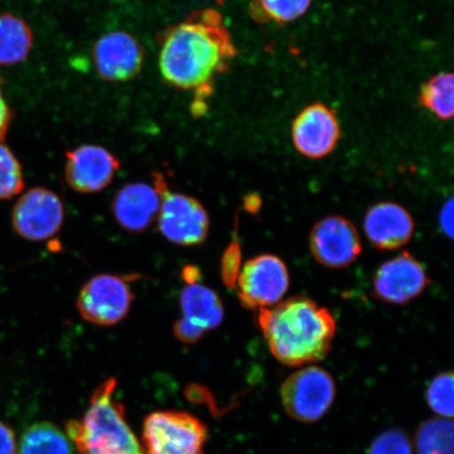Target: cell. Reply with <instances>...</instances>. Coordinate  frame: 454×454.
<instances>
[{
	"instance_id": "cell-1",
	"label": "cell",
	"mask_w": 454,
	"mask_h": 454,
	"mask_svg": "<svg viewBox=\"0 0 454 454\" xmlns=\"http://www.w3.org/2000/svg\"><path fill=\"white\" fill-rule=\"evenodd\" d=\"M236 53L220 13L199 11L166 33L159 69L168 84L200 95L197 101L202 107L215 78L229 67Z\"/></svg>"
},
{
	"instance_id": "cell-2",
	"label": "cell",
	"mask_w": 454,
	"mask_h": 454,
	"mask_svg": "<svg viewBox=\"0 0 454 454\" xmlns=\"http://www.w3.org/2000/svg\"><path fill=\"white\" fill-rule=\"evenodd\" d=\"M258 323L272 356L289 367L325 359L337 329L331 311L302 297L259 309Z\"/></svg>"
},
{
	"instance_id": "cell-3",
	"label": "cell",
	"mask_w": 454,
	"mask_h": 454,
	"mask_svg": "<svg viewBox=\"0 0 454 454\" xmlns=\"http://www.w3.org/2000/svg\"><path fill=\"white\" fill-rule=\"evenodd\" d=\"M116 379L95 389L82 419L67 425V433L79 454H145L116 400Z\"/></svg>"
},
{
	"instance_id": "cell-4",
	"label": "cell",
	"mask_w": 454,
	"mask_h": 454,
	"mask_svg": "<svg viewBox=\"0 0 454 454\" xmlns=\"http://www.w3.org/2000/svg\"><path fill=\"white\" fill-rule=\"evenodd\" d=\"M208 430L200 419L183 411H156L142 430L145 454H204Z\"/></svg>"
},
{
	"instance_id": "cell-5",
	"label": "cell",
	"mask_w": 454,
	"mask_h": 454,
	"mask_svg": "<svg viewBox=\"0 0 454 454\" xmlns=\"http://www.w3.org/2000/svg\"><path fill=\"white\" fill-rule=\"evenodd\" d=\"M336 383L325 369L308 366L284 380L280 395L284 411L301 423L325 418L336 399Z\"/></svg>"
},
{
	"instance_id": "cell-6",
	"label": "cell",
	"mask_w": 454,
	"mask_h": 454,
	"mask_svg": "<svg viewBox=\"0 0 454 454\" xmlns=\"http://www.w3.org/2000/svg\"><path fill=\"white\" fill-rule=\"evenodd\" d=\"M155 186L160 195L159 230L167 239L179 246H197L207 239L209 218L206 208L195 198L170 191L161 176Z\"/></svg>"
},
{
	"instance_id": "cell-7",
	"label": "cell",
	"mask_w": 454,
	"mask_h": 454,
	"mask_svg": "<svg viewBox=\"0 0 454 454\" xmlns=\"http://www.w3.org/2000/svg\"><path fill=\"white\" fill-rule=\"evenodd\" d=\"M238 279L241 302L264 309L279 304L289 287L286 263L274 254H260L244 264Z\"/></svg>"
},
{
	"instance_id": "cell-8",
	"label": "cell",
	"mask_w": 454,
	"mask_h": 454,
	"mask_svg": "<svg viewBox=\"0 0 454 454\" xmlns=\"http://www.w3.org/2000/svg\"><path fill=\"white\" fill-rule=\"evenodd\" d=\"M133 302V293L122 278L99 275L82 287L77 309L84 320L100 326L115 325L126 317Z\"/></svg>"
},
{
	"instance_id": "cell-9",
	"label": "cell",
	"mask_w": 454,
	"mask_h": 454,
	"mask_svg": "<svg viewBox=\"0 0 454 454\" xmlns=\"http://www.w3.org/2000/svg\"><path fill=\"white\" fill-rule=\"evenodd\" d=\"M309 247L317 262L333 270L348 268L362 252L359 232L348 219L340 215L322 219L314 226Z\"/></svg>"
},
{
	"instance_id": "cell-10",
	"label": "cell",
	"mask_w": 454,
	"mask_h": 454,
	"mask_svg": "<svg viewBox=\"0 0 454 454\" xmlns=\"http://www.w3.org/2000/svg\"><path fill=\"white\" fill-rule=\"evenodd\" d=\"M65 209L55 192L36 187L26 192L13 209L17 234L31 241L47 240L59 231Z\"/></svg>"
},
{
	"instance_id": "cell-11",
	"label": "cell",
	"mask_w": 454,
	"mask_h": 454,
	"mask_svg": "<svg viewBox=\"0 0 454 454\" xmlns=\"http://www.w3.org/2000/svg\"><path fill=\"white\" fill-rule=\"evenodd\" d=\"M336 113L323 104L306 106L294 119L292 138L301 155L321 159L332 154L340 140Z\"/></svg>"
},
{
	"instance_id": "cell-12",
	"label": "cell",
	"mask_w": 454,
	"mask_h": 454,
	"mask_svg": "<svg viewBox=\"0 0 454 454\" xmlns=\"http://www.w3.org/2000/svg\"><path fill=\"white\" fill-rule=\"evenodd\" d=\"M93 60L102 79L122 82L138 75L145 52L137 39L129 33L116 31L106 34L95 43Z\"/></svg>"
},
{
	"instance_id": "cell-13",
	"label": "cell",
	"mask_w": 454,
	"mask_h": 454,
	"mask_svg": "<svg viewBox=\"0 0 454 454\" xmlns=\"http://www.w3.org/2000/svg\"><path fill=\"white\" fill-rule=\"evenodd\" d=\"M428 284L423 265L404 253L380 266L373 278V294L384 302L405 304L419 296Z\"/></svg>"
},
{
	"instance_id": "cell-14",
	"label": "cell",
	"mask_w": 454,
	"mask_h": 454,
	"mask_svg": "<svg viewBox=\"0 0 454 454\" xmlns=\"http://www.w3.org/2000/svg\"><path fill=\"white\" fill-rule=\"evenodd\" d=\"M184 317L176 322V338L194 344L204 333L217 328L223 321L224 309L217 294L200 284H189L180 296Z\"/></svg>"
},
{
	"instance_id": "cell-15",
	"label": "cell",
	"mask_w": 454,
	"mask_h": 454,
	"mask_svg": "<svg viewBox=\"0 0 454 454\" xmlns=\"http://www.w3.org/2000/svg\"><path fill=\"white\" fill-rule=\"evenodd\" d=\"M118 169L116 157L99 145H85L67 153L66 180L78 192L90 194L106 189Z\"/></svg>"
},
{
	"instance_id": "cell-16",
	"label": "cell",
	"mask_w": 454,
	"mask_h": 454,
	"mask_svg": "<svg viewBox=\"0 0 454 454\" xmlns=\"http://www.w3.org/2000/svg\"><path fill=\"white\" fill-rule=\"evenodd\" d=\"M413 219L407 209L393 202L378 203L364 219L368 240L381 251H394L411 239Z\"/></svg>"
},
{
	"instance_id": "cell-17",
	"label": "cell",
	"mask_w": 454,
	"mask_h": 454,
	"mask_svg": "<svg viewBox=\"0 0 454 454\" xmlns=\"http://www.w3.org/2000/svg\"><path fill=\"white\" fill-rule=\"evenodd\" d=\"M160 195L156 186L132 184L123 186L114 198L112 212L119 225L132 232L144 231L158 217Z\"/></svg>"
},
{
	"instance_id": "cell-18",
	"label": "cell",
	"mask_w": 454,
	"mask_h": 454,
	"mask_svg": "<svg viewBox=\"0 0 454 454\" xmlns=\"http://www.w3.org/2000/svg\"><path fill=\"white\" fill-rule=\"evenodd\" d=\"M33 36L30 27L19 17L0 15V65L20 64L30 53Z\"/></svg>"
},
{
	"instance_id": "cell-19",
	"label": "cell",
	"mask_w": 454,
	"mask_h": 454,
	"mask_svg": "<svg viewBox=\"0 0 454 454\" xmlns=\"http://www.w3.org/2000/svg\"><path fill=\"white\" fill-rule=\"evenodd\" d=\"M20 454H71L69 440L52 423L33 424L22 434Z\"/></svg>"
},
{
	"instance_id": "cell-20",
	"label": "cell",
	"mask_w": 454,
	"mask_h": 454,
	"mask_svg": "<svg viewBox=\"0 0 454 454\" xmlns=\"http://www.w3.org/2000/svg\"><path fill=\"white\" fill-rule=\"evenodd\" d=\"M421 105L441 121H450L454 114V76L442 73L424 83L419 93Z\"/></svg>"
},
{
	"instance_id": "cell-21",
	"label": "cell",
	"mask_w": 454,
	"mask_h": 454,
	"mask_svg": "<svg viewBox=\"0 0 454 454\" xmlns=\"http://www.w3.org/2000/svg\"><path fill=\"white\" fill-rule=\"evenodd\" d=\"M414 445L418 454H453V423L436 418L419 425Z\"/></svg>"
},
{
	"instance_id": "cell-22",
	"label": "cell",
	"mask_w": 454,
	"mask_h": 454,
	"mask_svg": "<svg viewBox=\"0 0 454 454\" xmlns=\"http://www.w3.org/2000/svg\"><path fill=\"white\" fill-rule=\"evenodd\" d=\"M312 0H254L251 9L254 20L289 24L306 14Z\"/></svg>"
},
{
	"instance_id": "cell-23",
	"label": "cell",
	"mask_w": 454,
	"mask_h": 454,
	"mask_svg": "<svg viewBox=\"0 0 454 454\" xmlns=\"http://www.w3.org/2000/svg\"><path fill=\"white\" fill-rule=\"evenodd\" d=\"M453 373L442 372L431 380L426 400L431 411L439 418L450 419L453 417Z\"/></svg>"
},
{
	"instance_id": "cell-24",
	"label": "cell",
	"mask_w": 454,
	"mask_h": 454,
	"mask_svg": "<svg viewBox=\"0 0 454 454\" xmlns=\"http://www.w3.org/2000/svg\"><path fill=\"white\" fill-rule=\"evenodd\" d=\"M24 186V175L19 160L0 140V200L20 194Z\"/></svg>"
},
{
	"instance_id": "cell-25",
	"label": "cell",
	"mask_w": 454,
	"mask_h": 454,
	"mask_svg": "<svg viewBox=\"0 0 454 454\" xmlns=\"http://www.w3.org/2000/svg\"><path fill=\"white\" fill-rule=\"evenodd\" d=\"M368 454H413V450L405 431L393 428L383 431L372 441Z\"/></svg>"
},
{
	"instance_id": "cell-26",
	"label": "cell",
	"mask_w": 454,
	"mask_h": 454,
	"mask_svg": "<svg viewBox=\"0 0 454 454\" xmlns=\"http://www.w3.org/2000/svg\"><path fill=\"white\" fill-rule=\"evenodd\" d=\"M0 454H19L14 431L2 422H0Z\"/></svg>"
},
{
	"instance_id": "cell-27",
	"label": "cell",
	"mask_w": 454,
	"mask_h": 454,
	"mask_svg": "<svg viewBox=\"0 0 454 454\" xmlns=\"http://www.w3.org/2000/svg\"><path fill=\"white\" fill-rule=\"evenodd\" d=\"M440 223L442 230L444 231L448 237L453 236V201L450 199V201L445 203L444 207L442 208L440 214Z\"/></svg>"
},
{
	"instance_id": "cell-28",
	"label": "cell",
	"mask_w": 454,
	"mask_h": 454,
	"mask_svg": "<svg viewBox=\"0 0 454 454\" xmlns=\"http://www.w3.org/2000/svg\"><path fill=\"white\" fill-rule=\"evenodd\" d=\"M11 121L10 107L4 98L2 84H0V140H3Z\"/></svg>"
},
{
	"instance_id": "cell-29",
	"label": "cell",
	"mask_w": 454,
	"mask_h": 454,
	"mask_svg": "<svg viewBox=\"0 0 454 454\" xmlns=\"http://www.w3.org/2000/svg\"><path fill=\"white\" fill-rule=\"evenodd\" d=\"M184 280L189 284L197 283L199 278V270L195 268H187L184 270Z\"/></svg>"
}]
</instances>
